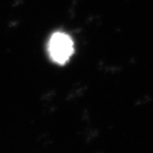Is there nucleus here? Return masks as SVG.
Here are the masks:
<instances>
[{
  "label": "nucleus",
  "instance_id": "1",
  "mask_svg": "<svg viewBox=\"0 0 153 153\" xmlns=\"http://www.w3.org/2000/svg\"><path fill=\"white\" fill-rule=\"evenodd\" d=\"M74 52V45L71 38L63 32H56L51 36L48 43L50 58L58 64H65Z\"/></svg>",
  "mask_w": 153,
  "mask_h": 153
}]
</instances>
